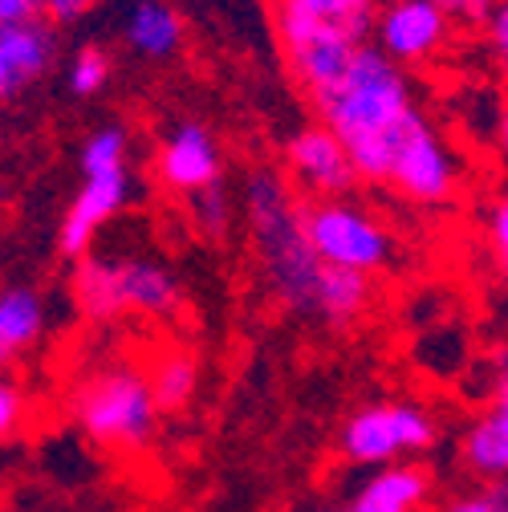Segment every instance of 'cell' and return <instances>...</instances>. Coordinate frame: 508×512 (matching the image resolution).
I'll return each instance as SVG.
<instances>
[{"label":"cell","instance_id":"9","mask_svg":"<svg viewBox=\"0 0 508 512\" xmlns=\"http://www.w3.org/2000/svg\"><path fill=\"white\" fill-rule=\"evenodd\" d=\"M285 171L297 191H309L313 200L350 196L362 183L350 147L330 131L326 122H305L285 139Z\"/></svg>","mask_w":508,"mask_h":512},{"label":"cell","instance_id":"4","mask_svg":"<svg viewBox=\"0 0 508 512\" xmlns=\"http://www.w3.org/2000/svg\"><path fill=\"white\" fill-rule=\"evenodd\" d=\"M159 415L147 370L131 362H106L70 391L74 427L102 452H143L159 431Z\"/></svg>","mask_w":508,"mask_h":512},{"label":"cell","instance_id":"5","mask_svg":"<svg viewBox=\"0 0 508 512\" xmlns=\"http://www.w3.org/2000/svg\"><path fill=\"white\" fill-rule=\"evenodd\" d=\"M305 232L313 252L334 269H354L374 277L399 261V240L391 224L346 196L305 204Z\"/></svg>","mask_w":508,"mask_h":512},{"label":"cell","instance_id":"13","mask_svg":"<svg viewBox=\"0 0 508 512\" xmlns=\"http://www.w3.org/2000/svg\"><path fill=\"white\" fill-rule=\"evenodd\" d=\"M187 305L183 281L147 256H114V309L155 317V322H171Z\"/></svg>","mask_w":508,"mask_h":512},{"label":"cell","instance_id":"1","mask_svg":"<svg viewBox=\"0 0 508 512\" xmlns=\"http://www.w3.org/2000/svg\"><path fill=\"white\" fill-rule=\"evenodd\" d=\"M240 212L261 261L265 285L281 309L293 317L317 313V289L326 277V261L313 252L305 232V200L277 167H252L240 187Z\"/></svg>","mask_w":508,"mask_h":512},{"label":"cell","instance_id":"17","mask_svg":"<svg viewBox=\"0 0 508 512\" xmlns=\"http://www.w3.org/2000/svg\"><path fill=\"white\" fill-rule=\"evenodd\" d=\"M49 326V305L37 285L13 281L0 289V374L21 362Z\"/></svg>","mask_w":508,"mask_h":512},{"label":"cell","instance_id":"26","mask_svg":"<svg viewBox=\"0 0 508 512\" xmlns=\"http://www.w3.org/2000/svg\"><path fill=\"white\" fill-rule=\"evenodd\" d=\"M484 236H488V248H492V256H496L500 273H504V269H508V196H500V200L488 208Z\"/></svg>","mask_w":508,"mask_h":512},{"label":"cell","instance_id":"34","mask_svg":"<svg viewBox=\"0 0 508 512\" xmlns=\"http://www.w3.org/2000/svg\"><path fill=\"white\" fill-rule=\"evenodd\" d=\"M0 512H9V508H5V500H0Z\"/></svg>","mask_w":508,"mask_h":512},{"label":"cell","instance_id":"8","mask_svg":"<svg viewBox=\"0 0 508 512\" xmlns=\"http://www.w3.org/2000/svg\"><path fill=\"white\" fill-rule=\"evenodd\" d=\"M131 191H135L131 163L82 171V187L74 191V200L66 204L61 224H57V252L66 256V261H82L90 244L98 240V232L131 204Z\"/></svg>","mask_w":508,"mask_h":512},{"label":"cell","instance_id":"33","mask_svg":"<svg viewBox=\"0 0 508 512\" xmlns=\"http://www.w3.org/2000/svg\"><path fill=\"white\" fill-rule=\"evenodd\" d=\"M326 512H358L354 504H342V508H326Z\"/></svg>","mask_w":508,"mask_h":512},{"label":"cell","instance_id":"25","mask_svg":"<svg viewBox=\"0 0 508 512\" xmlns=\"http://www.w3.org/2000/svg\"><path fill=\"white\" fill-rule=\"evenodd\" d=\"M484 45H488V57L496 74L508 82V0H496V9L488 13L484 21Z\"/></svg>","mask_w":508,"mask_h":512},{"label":"cell","instance_id":"16","mask_svg":"<svg viewBox=\"0 0 508 512\" xmlns=\"http://www.w3.org/2000/svg\"><path fill=\"white\" fill-rule=\"evenodd\" d=\"M435 492V476L419 460H399L387 468H370L362 488L354 492L358 512H419Z\"/></svg>","mask_w":508,"mask_h":512},{"label":"cell","instance_id":"6","mask_svg":"<svg viewBox=\"0 0 508 512\" xmlns=\"http://www.w3.org/2000/svg\"><path fill=\"white\" fill-rule=\"evenodd\" d=\"M439 443V419L411 399L366 403L338 427V452L358 468H387L407 456H423Z\"/></svg>","mask_w":508,"mask_h":512},{"label":"cell","instance_id":"12","mask_svg":"<svg viewBox=\"0 0 508 512\" xmlns=\"http://www.w3.org/2000/svg\"><path fill=\"white\" fill-rule=\"evenodd\" d=\"M61 57V37L49 17L0 25V102L29 94Z\"/></svg>","mask_w":508,"mask_h":512},{"label":"cell","instance_id":"3","mask_svg":"<svg viewBox=\"0 0 508 512\" xmlns=\"http://www.w3.org/2000/svg\"><path fill=\"white\" fill-rule=\"evenodd\" d=\"M309 102L317 110V122H326L350 147L358 139L387 131L407 110H415V86L407 78V66L391 61L374 41H362L346 74L322 94H313Z\"/></svg>","mask_w":508,"mask_h":512},{"label":"cell","instance_id":"10","mask_svg":"<svg viewBox=\"0 0 508 512\" xmlns=\"http://www.w3.org/2000/svg\"><path fill=\"white\" fill-rule=\"evenodd\" d=\"M155 179L171 196H196L204 187H216L224 179V151L212 126L196 118L175 122L155 151Z\"/></svg>","mask_w":508,"mask_h":512},{"label":"cell","instance_id":"7","mask_svg":"<svg viewBox=\"0 0 508 512\" xmlns=\"http://www.w3.org/2000/svg\"><path fill=\"white\" fill-rule=\"evenodd\" d=\"M273 25H277V41H281V53H285V66L293 74V82L313 98L322 94L326 86H334L354 49L362 45L358 37H350L346 29L313 17L305 5L297 0H277V13H273Z\"/></svg>","mask_w":508,"mask_h":512},{"label":"cell","instance_id":"15","mask_svg":"<svg viewBox=\"0 0 508 512\" xmlns=\"http://www.w3.org/2000/svg\"><path fill=\"white\" fill-rule=\"evenodd\" d=\"M118 33H122V45L143 61H171L187 41L183 13L171 0H131Z\"/></svg>","mask_w":508,"mask_h":512},{"label":"cell","instance_id":"11","mask_svg":"<svg viewBox=\"0 0 508 512\" xmlns=\"http://www.w3.org/2000/svg\"><path fill=\"white\" fill-rule=\"evenodd\" d=\"M452 21L435 0H387L374 13V45L399 66H423L452 37Z\"/></svg>","mask_w":508,"mask_h":512},{"label":"cell","instance_id":"35","mask_svg":"<svg viewBox=\"0 0 508 512\" xmlns=\"http://www.w3.org/2000/svg\"><path fill=\"white\" fill-rule=\"evenodd\" d=\"M504 281H508V269H504Z\"/></svg>","mask_w":508,"mask_h":512},{"label":"cell","instance_id":"29","mask_svg":"<svg viewBox=\"0 0 508 512\" xmlns=\"http://www.w3.org/2000/svg\"><path fill=\"white\" fill-rule=\"evenodd\" d=\"M45 17L41 0H0V25H17V21H33Z\"/></svg>","mask_w":508,"mask_h":512},{"label":"cell","instance_id":"22","mask_svg":"<svg viewBox=\"0 0 508 512\" xmlns=\"http://www.w3.org/2000/svg\"><path fill=\"white\" fill-rule=\"evenodd\" d=\"M187 212H192L196 232L208 236V240H228V232L236 224V204H232V196L224 191V183L204 187V191H196V196H187Z\"/></svg>","mask_w":508,"mask_h":512},{"label":"cell","instance_id":"28","mask_svg":"<svg viewBox=\"0 0 508 512\" xmlns=\"http://www.w3.org/2000/svg\"><path fill=\"white\" fill-rule=\"evenodd\" d=\"M106 0H41V13L61 29V25H78L82 17H90Z\"/></svg>","mask_w":508,"mask_h":512},{"label":"cell","instance_id":"20","mask_svg":"<svg viewBox=\"0 0 508 512\" xmlns=\"http://www.w3.org/2000/svg\"><path fill=\"white\" fill-rule=\"evenodd\" d=\"M70 297L86 322H114V256H82L70 273Z\"/></svg>","mask_w":508,"mask_h":512},{"label":"cell","instance_id":"32","mask_svg":"<svg viewBox=\"0 0 508 512\" xmlns=\"http://www.w3.org/2000/svg\"><path fill=\"white\" fill-rule=\"evenodd\" d=\"M484 496H488L492 512H508V476H500V480H488V484H484Z\"/></svg>","mask_w":508,"mask_h":512},{"label":"cell","instance_id":"23","mask_svg":"<svg viewBox=\"0 0 508 512\" xmlns=\"http://www.w3.org/2000/svg\"><path fill=\"white\" fill-rule=\"evenodd\" d=\"M122 163H131V135H126L122 122H102L98 131L82 139V151H78L82 171H102V167H122Z\"/></svg>","mask_w":508,"mask_h":512},{"label":"cell","instance_id":"18","mask_svg":"<svg viewBox=\"0 0 508 512\" xmlns=\"http://www.w3.org/2000/svg\"><path fill=\"white\" fill-rule=\"evenodd\" d=\"M147 378H151V391H155V403L163 415H179L196 403L200 395V378H204V366H200V354L187 350V346H163L151 366H147Z\"/></svg>","mask_w":508,"mask_h":512},{"label":"cell","instance_id":"24","mask_svg":"<svg viewBox=\"0 0 508 512\" xmlns=\"http://www.w3.org/2000/svg\"><path fill=\"white\" fill-rule=\"evenodd\" d=\"M29 423V395L17 378L0 374V443L5 439H17Z\"/></svg>","mask_w":508,"mask_h":512},{"label":"cell","instance_id":"19","mask_svg":"<svg viewBox=\"0 0 508 512\" xmlns=\"http://www.w3.org/2000/svg\"><path fill=\"white\" fill-rule=\"evenodd\" d=\"M370 301H374V285H370L366 273L326 265L322 289H317V313H313V322H326L330 330H354L362 317H366Z\"/></svg>","mask_w":508,"mask_h":512},{"label":"cell","instance_id":"30","mask_svg":"<svg viewBox=\"0 0 508 512\" xmlns=\"http://www.w3.org/2000/svg\"><path fill=\"white\" fill-rule=\"evenodd\" d=\"M439 512H492V504L484 492H468V496H452Z\"/></svg>","mask_w":508,"mask_h":512},{"label":"cell","instance_id":"31","mask_svg":"<svg viewBox=\"0 0 508 512\" xmlns=\"http://www.w3.org/2000/svg\"><path fill=\"white\" fill-rule=\"evenodd\" d=\"M492 147H496L500 163L508 167V106H500V114H496V126H492Z\"/></svg>","mask_w":508,"mask_h":512},{"label":"cell","instance_id":"2","mask_svg":"<svg viewBox=\"0 0 508 512\" xmlns=\"http://www.w3.org/2000/svg\"><path fill=\"white\" fill-rule=\"evenodd\" d=\"M350 155H354L362 183L395 187L403 200H411L419 208L448 204L464 179L460 155L435 131L431 118L419 106L407 110L387 131L350 143Z\"/></svg>","mask_w":508,"mask_h":512},{"label":"cell","instance_id":"21","mask_svg":"<svg viewBox=\"0 0 508 512\" xmlns=\"http://www.w3.org/2000/svg\"><path fill=\"white\" fill-rule=\"evenodd\" d=\"M110 74H114L110 49L86 41V45H78V53L70 57V66H66V90L74 98H98L110 86Z\"/></svg>","mask_w":508,"mask_h":512},{"label":"cell","instance_id":"27","mask_svg":"<svg viewBox=\"0 0 508 512\" xmlns=\"http://www.w3.org/2000/svg\"><path fill=\"white\" fill-rule=\"evenodd\" d=\"M435 5L443 9V17H448L452 25H464V29H484L488 13L496 9V0H435Z\"/></svg>","mask_w":508,"mask_h":512},{"label":"cell","instance_id":"14","mask_svg":"<svg viewBox=\"0 0 508 512\" xmlns=\"http://www.w3.org/2000/svg\"><path fill=\"white\" fill-rule=\"evenodd\" d=\"M460 464L484 484L508 476V362L496 366L488 407L468 423L460 439Z\"/></svg>","mask_w":508,"mask_h":512}]
</instances>
